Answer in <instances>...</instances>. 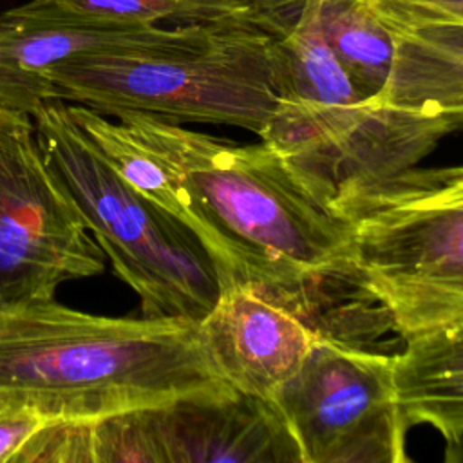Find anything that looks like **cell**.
Returning a JSON list of instances; mask_svg holds the SVG:
<instances>
[{"label":"cell","mask_w":463,"mask_h":463,"mask_svg":"<svg viewBox=\"0 0 463 463\" xmlns=\"http://www.w3.org/2000/svg\"><path fill=\"white\" fill-rule=\"evenodd\" d=\"M67 109L125 181L199 239L221 288L250 284L295 309L313 289L351 280L349 221L264 141L239 145L139 110L110 119L80 103Z\"/></svg>","instance_id":"cell-1"},{"label":"cell","mask_w":463,"mask_h":463,"mask_svg":"<svg viewBox=\"0 0 463 463\" xmlns=\"http://www.w3.org/2000/svg\"><path fill=\"white\" fill-rule=\"evenodd\" d=\"M232 389L188 318L101 317L56 300L0 313V398L54 421H96Z\"/></svg>","instance_id":"cell-2"},{"label":"cell","mask_w":463,"mask_h":463,"mask_svg":"<svg viewBox=\"0 0 463 463\" xmlns=\"http://www.w3.org/2000/svg\"><path fill=\"white\" fill-rule=\"evenodd\" d=\"M51 99L105 116L139 110L174 123L262 132L279 105L269 34L251 4L219 18L166 27L156 43L78 54L47 72Z\"/></svg>","instance_id":"cell-3"},{"label":"cell","mask_w":463,"mask_h":463,"mask_svg":"<svg viewBox=\"0 0 463 463\" xmlns=\"http://www.w3.org/2000/svg\"><path fill=\"white\" fill-rule=\"evenodd\" d=\"M31 116L45 161L114 273L139 297L141 315L201 322L221 280L199 239L118 174L72 121L67 101H45Z\"/></svg>","instance_id":"cell-4"},{"label":"cell","mask_w":463,"mask_h":463,"mask_svg":"<svg viewBox=\"0 0 463 463\" xmlns=\"http://www.w3.org/2000/svg\"><path fill=\"white\" fill-rule=\"evenodd\" d=\"M351 282L405 340L463 322V165L409 168L345 201Z\"/></svg>","instance_id":"cell-5"},{"label":"cell","mask_w":463,"mask_h":463,"mask_svg":"<svg viewBox=\"0 0 463 463\" xmlns=\"http://www.w3.org/2000/svg\"><path fill=\"white\" fill-rule=\"evenodd\" d=\"M463 121L391 107L374 99L354 105L279 101L259 134L298 181L338 208L414 168Z\"/></svg>","instance_id":"cell-6"},{"label":"cell","mask_w":463,"mask_h":463,"mask_svg":"<svg viewBox=\"0 0 463 463\" xmlns=\"http://www.w3.org/2000/svg\"><path fill=\"white\" fill-rule=\"evenodd\" d=\"M105 253L45 161L31 114L0 105V313L51 302Z\"/></svg>","instance_id":"cell-7"},{"label":"cell","mask_w":463,"mask_h":463,"mask_svg":"<svg viewBox=\"0 0 463 463\" xmlns=\"http://www.w3.org/2000/svg\"><path fill=\"white\" fill-rule=\"evenodd\" d=\"M269 402L300 463L409 461L394 356L318 331L302 365Z\"/></svg>","instance_id":"cell-8"},{"label":"cell","mask_w":463,"mask_h":463,"mask_svg":"<svg viewBox=\"0 0 463 463\" xmlns=\"http://www.w3.org/2000/svg\"><path fill=\"white\" fill-rule=\"evenodd\" d=\"M90 461L300 463L271 402L237 389L89 423Z\"/></svg>","instance_id":"cell-9"},{"label":"cell","mask_w":463,"mask_h":463,"mask_svg":"<svg viewBox=\"0 0 463 463\" xmlns=\"http://www.w3.org/2000/svg\"><path fill=\"white\" fill-rule=\"evenodd\" d=\"M199 331L224 382L268 402L297 373L318 335L295 309L241 282L221 288Z\"/></svg>","instance_id":"cell-10"},{"label":"cell","mask_w":463,"mask_h":463,"mask_svg":"<svg viewBox=\"0 0 463 463\" xmlns=\"http://www.w3.org/2000/svg\"><path fill=\"white\" fill-rule=\"evenodd\" d=\"M166 27L0 13V105L33 114L51 101L47 72L78 54L156 43Z\"/></svg>","instance_id":"cell-11"},{"label":"cell","mask_w":463,"mask_h":463,"mask_svg":"<svg viewBox=\"0 0 463 463\" xmlns=\"http://www.w3.org/2000/svg\"><path fill=\"white\" fill-rule=\"evenodd\" d=\"M394 380L407 429L430 425L449 450L463 445V322L407 338Z\"/></svg>","instance_id":"cell-12"},{"label":"cell","mask_w":463,"mask_h":463,"mask_svg":"<svg viewBox=\"0 0 463 463\" xmlns=\"http://www.w3.org/2000/svg\"><path fill=\"white\" fill-rule=\"evenodd\" d=\"M392 36L391 76L374 101L463 121V24H423Z\"/></svg>","instance_id":"cell-13"},{"label":"cell","mask_w":463,"mask_h":463,"mask_svg":"<svg viewBox=\"0 0 463 463\" xmlns=\"http://www.w3.org/2000/svg\"><path fill=\"white\" fill-rule=\"evenodd\" d=\"M322 33L362 99H376L391 76L394 36L365 0H317Z\"/></svg>","instance_id":"cell-14"},{"label":"cell","mask_w":463,"mask_h":463,"mask_svg":"<svg viewBox=\"0 0 463 463\" xmlns=\"http://www.w3.org/2000/svg\"><path fill=\"white\" fill-rule=\"evenodd\" d=\"M248 0H31L14 7L31 16L85 18L134 25L192 24L219 18Z\"/></svg>","instance_id":"cell-15"},{"label":"cell","mask_w":463,"mask_h":463,"mask_svg":"<svg viewBox=\"0 0 463 463\" xmlns=\"http://www.w3.org/2000/svg\"><path fill=\"white\" fill-rule=\"evenodd\" d=\"M392 33L423 24H463V0H365Z\"/></svg>","instance_id":"cell-16"},{"label":"cell","mask_w":463,"mask_h":463,"mask_svg":"<svg viewBox=\"0 0 463 463\" xmlns=\"http://www.w3.org/2000/svg\"><path fill=\"white\" fill-rule=\"evenodd\" d=\"M51 423L54 420L34 405L5 402L0 409V463L14 461L22 449Z\"/></svg>","instance_id":"cell-17"},{"label":"cell","mask_w":463,"mask_h":463,"mask_svg":"<svg viewBox=\"0 0 463 463\" xmlns=\"http://www.w3.org/2000/svg\"><path fill=\"white\" fill-rule=\"evenodd\" d=\"M4 405H5V402H4V400H2V398H0V409H2V407H4Z\"/></svg>","instance_id":"cell-18"}]
</instances>
